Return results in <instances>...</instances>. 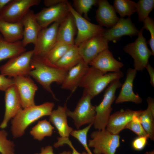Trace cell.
I'll return each instance as SVG.
<instances>
[{
  "mask_svg": "<svg viewBox=\"0 0 154 154\" xmlns=\"http://www.w3.org/2000/svg\"><path fill=\"white\" fill-rule=\"evenodd\" d=\"M5 92V110L3 119L0 124L1 129L6 128L9 121L22 109L21 99L15 85Z\"/></svg>",
  "mask_w": 154,
  "mask_h": 154,
  "instance_id": "2e32d148",
  "label": "cell"
},
{
  "mask_svg": "<svg viewBox=\"0 0 154 154\" xmlns=\"http://www.w3.org/2000/svg\"><path fill=\"white\" fill-rule=\"evenodd\" d=\"M90 137L88 145L94 148V154H115L120 145V136L111 133L106 128L93 131Z\"/></svg>",
  "mask_w": 154,
  "mask_h": 154,
  "instance_id": "5b68a950",
  "label": "cell"
},
{
  "mask_svg": "<svg viewBox=\"0 0 154 154\" xmlns=\"http://www.w3.org/2000/svg\"><path fill=\"white\" fill-rule=\"evenodd\" d=\"M82 60L78 46L74 45L54 64L68 71Z\"/></svg>",
  "mask_w": 154,
  "mask_h": 154,
  "instance_id": "83f0119b",
  "label": "cell"
},
{
  "mask_svg": "<svg viewBox=\"0 0 154 154\" xmlns=\"http://www.w3.org/2000/svg\"><path fill=\"white\" fill-rule=\"evenodd\" d=\"M92 125V124H89L82 129L73 130L70 134L79 141L88 154H93L89 148L87 141V134Z\"/></svg>",
  "mask_w": 154,
  "mask_h": 154,
  "instance_id": "e575fe53",
  "label": "cell"
},
{
  "mask_svg": "<svg viewBox=\"0 0 154 154\" xmlns=\"http://www.w3.org/2000/svg\"><path fill=\"white\" fill-rule=\"evenodd\" d=\"M122 84L119 80L112 82L106 90L102 101L95 106L96 114L93 125L96 129H106L112 110V105L116 99V92Z\"/></svg>",
  "mask_w": 154,
  "mask_h": 154,
  "instance_id": "277c9868",
  "label": "cell"
},
{
  "mask_svg": "<svg viewBox=\"0 0 154 154\" xmlns=\"http://www.w3.org/2000/svg\"><path fill=\"white\" fill-rule=\"evenodd\" d=\"M32 69L28 76L34 78L53 98L57 100L51 88V84L56 82L61 84L68 71L49 61L46 58L33 56L31 61Z\"/></svg>",
  "mask_w": 154,
  "mask_h": 154,
  "instance_id": "6da1fadb",
  "label": "cell"
},
{
  "mask_svg": "<svg viewBox=\"0 0 154 154\" xmlns=\"http://www.w3.org/2000/svg\"><path fill=\"white\" fill-rule=\"evenodd\" d=\"M123 75L121 71L104 74L91 66L88 68L79 86L83 88L84 90L93 98L101 93L112 82L119 80Z\"/></svg>",
  "mask_w": 154,
  "mask_h": 154,
  "instance_id": "3957f363",
  "label": "cell"
},
{
  "mask_svg": "<svg viewBox=\"0 0 154 154\" xmlns=\"http://www.w3.org/2000/svg\"><path fill=\"white\" fill-rule=\"evenodd\" d=\"M137 73V71L134 68L128 69L126 79L122 84L121 91L116 100V104L131 102L139 104L142 102V99L137 94H135L133 89V81Z\"/></svg>",
  "mask_w": 154,
  "mask_h": 154,
  "instance_id": "d6986e66",
  "label": "cell"
},
{
  "mask_svg": "<svg viewBox=\"0 0 154 154\" xmlns=\"http://www.w3.org/2000/svg\"><path fill=\"white\" fill-rule=\"evenodd\" d=\"M108 42L103 36L100 35L94 37L82 43L78 47L82 60L89 65L99 54L108 49Z\"/></svg>",
  "mask_w": 154,
  "mask_h": 154,
  "instance_id": "4fadbf2b",
  "label": "cell"
},
{
  "mask_svg": "<svg viewBox=\"0 0 154 154\" xmlns=\"http://www.w3.org/2000/svg\"><path fill=\"white\" fill-rule=\"evenodd\" d=\"M114 8L121 17L125 16L129 17L136 11V3L130 0H115Z\"/></svg>",
  "mask_w": 154,
  "mask_h": 154,
  "instance_id": "f546056e",
  "label": "cell"
},
{
  "mask_svg": "<svg viewBox=\"0 0 154 154\" xmlns=\"http://www.w3.org/2000/svg\"><path fill=\"white\" fill-rule=\"evenodd\" d=\"M143 30L142 28L139 31L138 37L135 41L126 44L123 48L124 51L133 58L134 69L137 71L144 69L148 63L149 58L153 55L143 35Z\"/></svg>",
  "mask_w": 154,
  "mask_h": 154,
  "instance_id": "52a82bcc",
  "label": "cell"
},
{
  "mask_svg": "<svg viewBox=\"0 0 154 154\" xmlns=\"http://www.w3.org/2000/svg\"><path fill=\"white\" fill-rule=\"evenodd\" d=\"M35 154H54L52 147L50 145H48L43 147L41 149V152L40 153H35Z\"/></svg>",
  "mask_w": 154,
  "mask_h": 154,
  "instance_id": "7bdbcfd3",
  "label": "cell"
},
{
  "mask_svg": "<svg viewBox=\"0 0 154 154\" xmlns=\"http://www.w3.org/2000/svg\"><path fill=\"white\" fill-rule=\"evenodd\" d=\"M26 51L21 40L14 42L6 41L0 34V62L16 57Z\"/></svg>",
  "mask_w": 154,
  "mask_h": 154,
  "instance_id": "4316f807",
  "label": "cell"
},
{
  "mask_svg": "<svg viewBox=\"0 0 154 154\" xmlns=\"http://www.w3.org/2000/svg\"><path fill=\"white\" fill-rule=\"evenodd\" d=\"M141 110L135 111L129 109L121 110L111 114L106 126V129L111 133L119 135L135 116H139Z\"/></svg>",
  "mask_w": 154,
  "mask_h": 154,
  "instance_id": "e0dca14e",
  "label": "cell"
},
{
  "mask_svg": "<svg viewBox=\"0 0 154 154\" xmlns=\"http://www.w3.org/2000/svg\"><path fill=\"white\" fill-rule=\"evenodd\" d=\"M143 26L142 28L149 31L151 35L150 39L147 43L150 45L151 51L154 55V21L151 17H148L143 21Z\"/></svg>",
  "mask_w": 154,
  "mask_h": 154,
  "instance_id": "8d00e7d4",
  "label": "cell"
},
{
  "mask_svg": "<svg viewBox=\"0 0 154 154\" xmlns=\"http://www.w3.org/2000/svg\"><path fill=\"white\" fill-rule=\"evenodd\" d=\"M145 68L147 71L150 76V82L151 85L154 86V69L148 63L146 66Z\"/></svg>",
  "mask_w": 154,
  "mask_h": 154,
  "instance_id": "60d3db41",
  "label": "cell"
},
{
  "mask_svg": "<svg viewBox=\"0 0 154 154\" xmlns=\"http://www.w3.org/2000/svg\"><path fill=\"white\" fill-rule=\"evenodd\" d=\"M60 23L55 22L50 27L41 29L33 50V56L46 57L56 43L57 31Z\"/></svg>",
  "mask_w": 154,
  "mask_h": 154,
  "instance_id": "8fae6325",
  "label": "cell"
},
{
  "mask_svg": "<svg viewBox=\"0 0 154 154\" xmlns=\"http://www.w3.org/2000/svg\"><path fill=\"white\" fill-rule=\"evenodd\" d=\"M11 0H0V13Z\"/></svg>",
  "mask_w": 154,
  "mask_h": 154,
  "instance_id": "ee69618b",
  "label": "cell"
},
{
  "mask_svg": "<svg viewBox=\"0 0 154 154\" xmlns=\"http://www.w3.org/2000/svg\"><path fill=\"white\" fill-rule=\"evenodd\" d=\"M54 129L50 122L45 119L39 121L32 128L30 133L34 139L41 141L45 137L51 136Z\"/></svg>",
  "mask_w": 154,
  "mask_h": 154,
  "instance_id": "f1b7e54d",
  "label": "cell"
},
{
  "mask_svg": "<svg viewBox=\"0 0 154 154\" xmlns=\"http://www.w3.org/2000/svg\"><path fill=\"white\" fill-rule=\"evenodd\" d=\"M73 45L56 42L45 58L51 62L55 64Z\"/></svg>",
  "mask_w": 154,
  "mask_h": 154,
  "instance_id": "4dcf8cb0",
  "label": "cell"
},
{
  "mask_svg": "<svg viewBox=\"0 0 154 154\" xmlns=\"http://www.w3.org/2000/svg\"><path fill=\"white\" fill-rule=\"evenodd\" d=\"M20 96L23 108L35 105L34 97L38 87L28 76H18L13 78Z\"/></svg>",
  "mask_w": 154,
  "mask_h": 154,
  "instance_id": "5bb4252c",
  "label": "cell"
},
{
  "mask_svg": "<svg viewBox=\"0 0 154 154\" xmlns=\"http://www.w3.org/2000/svg\"><path fill=\"white\" fill-rule=\"evenodd\" d=\"M40 0H11L0 13V20L16 23L21 21L30 8L38 5Z\"/></svg>",
  "mask_w": 154,
  "mask_h": 154,
  "instance_id": "30bf717a",
  "label": "cell"
},
{
  "mask_svg": "<svg viewBox=\"0 0 154 154\" xmlns=\"http://www.w3.org/2000/svg\"><path fill=\"white\" fill-rule=\"evenodd\" d=\"M139 32L130 17L126 19L120 17L113 27L105 29L103 36L109 42H114L118 40L124 36L131 37L138 35Z\"/></svg>",
  "mask_w": 154,
  "mask_h": 154,
  "instance_id": "9a60e30c",
  "label": "cell"
},
{
  "mask_svg": "<svg viewBox=\"0 0 154 154\" xmlns=\"http://www.w3.org/2000/svg\"><path fill=\"white\" fill-rule=\"evenodd\" d=\"M70 13L74 19L77 35L74 40V45L78 46L83 42L94 37L103 35L105 29L99 25L92 23L78 13L68 2Z\"/></svg>",
  "mask_w": 154,
  "mask_h": 154,
  "instance_id": "ba28073f",
  "label": "cell"
},
{
  "mask_svg": "<svg viewBox=\"0 0 154 154\" xmlns=\"http://www.w3.org/2000/svg\"><path fill=\"white\" fill-rule=\"evenodd\" d=\"M148 138V136H138L132 141V146L133 148L137 151L142 150L146 145Z\"/></svg>",
  "mask_w": 154,
  "mask_h": 154,
  "instance_id": "f35d334b",
  "label": "cell"
},
{
  "mask_svg": "<svg viewBox=\"0 0 154 154\" xmlns=\"http://www.w3.org/2000/svg\"><path fill=\"white\" fill-rule=\"evenodd\" d=\"M21 21L23 26V37L21 42L25 46L30 43L35 45L42 29L37 21L33 11L29 10Z\"/></svg>",
  "mask_w": 154,
  "mask_h": 154,
  "instance_id": "ac0fdd59",
  "label": "cell"
},
{
  "mask_svg": "<svg viewBox=\"0 0 154 154\" xmlns=\"http://www.w3.org/2000/svg\"><path fill=\"white\" fill-rule=\"evenodd\" d=\"M74 8L77 12L82 16L84 14L86 19L89 20L88 13L93 6L98 5L97 0H73Z\"/></svg>",
  "mask_w": 154,
  "mask_h": 154,
  "instance_id": "d6a6232c",
  "label": "cell"
},
{
  "mask_svg": "<svg viewBox=\"0 0 154 154\" xmlns=\"http://www.w3.org/2000/svg\"><path fill=\"white\" fill-rule=\"evenodd\" d=\"M144 154H154V151L153 150L147 152Z\"/></svg>",
  "mask_w": 154,
  "mask_h": 154,
  "instance_id": "f6af8a7d",
  "label": "cell"
},
{
  "mask_svg": "<svg viewBox=\"0 0 154 154\" xmlns=\"http://www.w3.org/2000/svg\"><path fill=\"white\" fill-rule=\"evenodd\" d=\"M97 5L96 18L99 25L108 29L113 27L119 19L114 6L106 0H98Z\"/></svg>",
  "mask_w": 154,
  "mask_h": 154,
  "instance_id": "44dd1931",
  "label": "cell"
},
{
  "mask_svg": "<svg viewBox=\"0 0 154 154\" xmlns=\"http://www.w3.org/2000/svg\"><path fill=\"white\" fill-rule=\"evenodd\" d=\"M68 1L55 6L43 8L35 14L36 20L42 29L48 27L52 23H61L70 13Z\"/></svg>",
  "mask_w": 154,
  "mask_h": 154,
  "instance_id": "7c38bea8",
  "label": "cell"
},
{
  "mask_svg": "<svg viewBox=\"0 0 154 154\" xmlns=\"http://www.w3.org/2000/svg\"><path fill=\"white\" fill-rule=\"evenodd\" d=\"M154 7V0H140L136 3V12L138 21H143L149 17Z\"/></svg>",
  "mask_w": 154,
  "mask_h": 154,
  "instance_id": "1f68e13d",
  "label": "cell"
},
{
  "mask_svg": "<svg viewBox=\"0 0 154 154\" xmlns=\"http://www.w3.org/2000/svg\"><path fill=\"white\" fill-rule=\"evenodd\" d=\"M71 152L70 151H64L60 154H70Z\"/></svg>",
  "mask_w": 154,
  "mask_h": 154,
  "instance_id": "bcb514c9",
  "label": "cell"
},
{
  "mask_svg": "<svg viewBox=\"0 0 154 154\" xmlns=\"http://www.w3.org/2000/svg\"><path fill=\"white\" fill-rule=\"evenodd\" d=\"M14 85L13 78H7L2 74H0V90L5 92L11 86Z\"/></svg>",
  "mask_w": 154,
  "mask_h": 154,
  "instance_id": "ab89813d",
  "label": "cell"
},
{
  "mask_svg": "<svg viewBox=\"0 0 154 154\" xmlns=\"http://www.w3.org/2000/svg\"><path fill=\"white\" fill-rule=\"evenodd\" d=\"M57 141L53 145L54 147L56 148H57L64 145L67 144L70 147L72 150V153L71 152L70 154H88L87 152L85 151L83 152L82 153L78 152L74 148L68 137H58L57 138Z\"/></svg>",
  "mask_w": 154,
  "mask_h": 154,
  "instance_id": "74e56055",
  "label": "cell"
},
{
  "mask_svg": "<svg viewBox=\"0 0 154 154\" xmlns=\"http://www.w3.org/2000/svg\"><path fill=\"white\" fill-rule=\"evenodd\" d=\"M146 101L147 108L143 110H141L138 117L149 138L154 141V100L153 98L149 97Z\"/></svg>",
  "mask_w": 154,
  "mask_h": 154,
  "instance_id": "484cf974",
  "label": "cell"
},
{
  "mask_svg": "<svg viewBox=\"0 0 154 154\" xmlns=\"http://www.w3.org/2000/svg\"><path fill=\"white\" fill-rule=\"evenodd\" d=\"M138 116L136 115L133 116L132 120L127 124L125 129L131 130L138 136H148L140 122Z\"/></svg>",
  "mask_w": 154,
  "mask_h": 154,
  "instance_id": "d590c367",
  "label": "cell"
},
{
  "mask_svg": "<svg viewBox=\"0 0 154 154\" xmlns=\"http://www.w3.org/2000/svg\"><path fill=\"white\" fill-rule=\"evenodd\" d=\"M89 65L99 70L104 74L117 72L124 65L123 63L116 59L108 49L99 54L89 63Z\"/></svg>",
  "mask_w": 154,
  "mask_h": 154,
  "instance_id": "ffe728a7",
  "label": "cell"
},
{
  "mask_svg": "<svg viewBox=\"0 0 154 154\" xmlns=\"http://www.w3.org/2000/svg\"><path fill=\"white\" fill-rule=\"evenodd\" d=\"M54 106L53 102H47L21 110L11 119V130L13 137L22 136L30 125L43 117L49 116Z\"/></svg>",
  "mask_w": 154,
  "mask_h": 154,
  "instance_id": "7a4b0ae2",
  "label": "cell"
},
{
  "mask_svg": "<svg viewBox=\"0 0 154 154\" xmlns=\"http://www.w3.org/2000/svg\"><path fill=\"white\" fill-rule=\"evenodd\" d=\"M7 132L4 129L0 130V153L15 154L14 142L7 138Z\"/></svg>",
  "mask_w": 154,
  "mask_h": 154,
  "instance_id": "836d02e7",
  "label": "cell"
},
{
  "mask_svg": "<svg viewBox=\"0 0 154 154\" xmlns=\"http://www.w3.org/2000/svg\"><path fill=\"white\" fill-rule=\"evenodd\" d=\"M92 99L90 95L84 90L82 95L74 110L71 111L67 108V116L73 119L75 125L78 129L86 124L93 125L96 112L95 106L91 103Z\"/></svg>",
  "mask_w": 154,
  "mask_h": 154,
  "instance_id": "8992f818",
  "label": "cell"
},
{
  "mask_svg": "<svg viewBox=\"0 0 154 154\" xmlns=\"http://www.w3.org/2000/svg\"><path fill=\"white\" fill-rule=\"evenodd\" d=\"M67 108L66 104L64 106H58L56 109L52 111L49 116V121L55 126L60 137L62 138L68 137L73 130L68 124Z\"/></svg>",
  "mask_w": 154,
  "mask_h": 154,
  "instance_id": "603a6c76",
  "label": "cell"
},
{
  "mask_svg": "<svg viewBox=\"0 0 154 154\" xmlns=\"http://www.w3.org/2000/svg\"><path fill=\"white\" fill-rule=\"evenodd\" d=\"M89 67L82 60L68 71L62 83L61 88L75 91L79 84Z\"/></svg>",
  "mask_w": 154,
  "mask_h": 154,
  "instance_id": "7402d4cb",
  "label": "cell"
},
{
  "mask_svg": "<svg viewBox=\"0 0 154 154\" xmlns=\"http://www.w3.org/2000/svg\"><path fill=\"white\" fill-rule=\"evenodd\" d=\"M33 50L26 51L20 55L11 58L0 66L1 74L9 77L18 76H28L32 69L31 60Z\"/></svg>",
  "mask_w": 154,
  "mask_h": 154,
  "instance_id": "9c48e42d",
  "label": "cell"
},
{
  "mask_svg": "<svg viewBox=\"0 0 154 154\" xmlns=\"http://www.w3.org/2000/svg\"><path fill=\"white\" fill-rule=\"evenodd\" d=\"M76 33L77 29L74 19L70 13L60 24L57 31L56 42L74 45V37Z\"/></svg>",
  "mask_w": 154,
  "mask_h": 154,
  "instance_id": "cb8c5ba5",
  "label": "cell"
},
{
  "mask_svg": "<svg viewBox=\"0 0 154 154\" xmlns=\"http://www.w3.org/2000/svg\"><path fill=\"white\" fill-rule=\"evenodd\" d=\"M23 28L21 21L9 22L0 20V32L4 39L9 42L22 40Z\"/></svg>",
  "mask_w": 154,
  "mask_h": 154,
  "instance_id": "d4e9b609",
  "label": "cell"
},
{
  "mask_svg": "<svg viewBox=\"0 0 154 154\" xmlns=\"http://www.w3.org/2000/svg\"><path fill=\"white\" fill-rule=\"evenodd\" d=\"M66 0H44V5L47 7L56 5L61 3L66 2Z\"/></svg>",
  "mask_w": 154,
  "mask_h": 154,
  "instance_id": "b9f144b4",
  "label": "cell"
}]
</instances>
